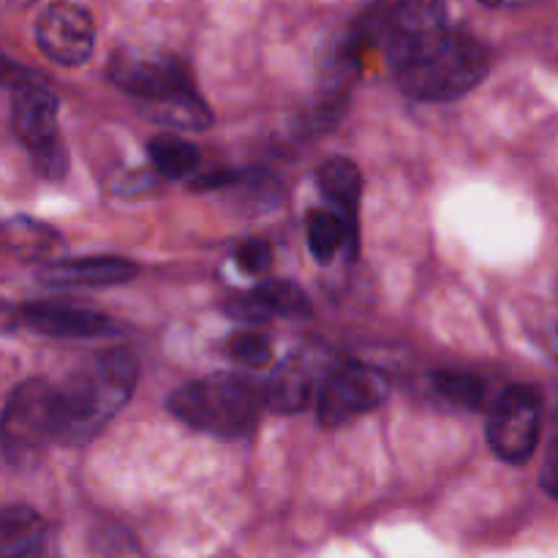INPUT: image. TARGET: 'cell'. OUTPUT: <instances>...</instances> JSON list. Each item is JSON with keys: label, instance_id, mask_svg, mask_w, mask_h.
<instances>
[{"label": "cell", "instance_id": "11", "mask_svg": "<svg viewBox=\"0 0 558 558\" xmlns=\"http://www.w3.org/2000/svg\"><path fill=\"white\" fill-rule=\"evenodd\" d=\"M140 272V267L118 256H85V259L52 262L38 270L44 287H112L125 283Z\"/></svg>", "mask_w": 558, "mask_h": 558}, {"label": "cell", "instance_id": "18", "mask_svg": "<svg viewBox=\"0 0 558 558\" xmlns=\"http://www.w3.org/2000/svg\"><path fill=\"white\" fill-rule=\"evenodd\" d=\"M0 243H3L5 251L22 256V259H38V256H47L58 245V234L44 227V223L31 221V218H16V221H9L3 227Z\"/></svg>", "mask_w": 558, "mask_h": 558}, {"label": "cell", "instance_id": "5", "mask_svg": "<svg viewBox=\"0 0 558 558\" xmlns=\"http://www.w3.org/2000/svg\"><path fill=\"white\" fill-rule=\"evenodd\" d=\"M543 428V398L534 387L512 385L496 398L488 417V445L501 461L526 463Z\"/></svg>", "mask_w": 558, "mask_h": 558}, {"label": "cell", "instance_id": "1", "mask_svg": "<svg viewBox=\"0 0 558 558\" xmlns=\"http://www.w3.org/2000/svg\"><path fill=\"white\" fill-rule=\"evenodd\" d=\"M140 363L129 352H104L54 390V441L87 445L129 403Z\"/></svg>", "mask_w": 558, "mask_h": 558}, {"label": "cell", "instance_id": "2", "mask_svg": "<svg viewBox=\"0 0 558 558\" xmlns=\"http://www.w3.org/2000/svg\"><path fill=\"white\" fill-rule=\"evenodd\" d=\"M398 87L420 101H452L466 96L490 71V52L483 41L447 27L441 36L392 63Z\"/></svg>", "mask_w": 558, "mask_h": 558}, {"label": "cell", "instance_id": "20", "mask_svg": "<svg viewBox=\"0 0 558 558\" xmlns=\"http://www.w3.org/2000/svg\"><path fill=\"white\" fill-rule=\"evenodd\" d=\"M434 385L439 396L458 403V407L477 409L480 403H483L485 385L474 374H463V371H439V374H434Z\"/></svg>", "mask_w": 558, "mask_h": 558}, {"label": "cell", "instance_id": "9", "mask_svg": "<svg viewBox=\"0 0 558 558\" xmlns=\"http://www.w3.org/2000/svg\"><path fill=\"white\" fill-rule=\"evenodd\" d=\"M447 31V0H398L387 22V52L398 63Z\"/></svg>", "mask_w": 558, "mask_h": 558}, {"label": "cell", "instance_id": "4", "mask_svg": "<svg viewBox=\"0 0 558 558\" xmlns=\"http://www.w3.org/2000/svg\"><path fill=\"white\" fill-rule=\"evenodd\" d=\"M54 441V387L31 379L16 387L0 414V447L11 466L31 469Z\"/></svg>", "mask_w": 558, "mask_h": 558}, {"label": "cell", "instance_id": "25", "mask_svg": "<svg viewBox=\"0 0 558 558\" xmlns=\"http://www.w3.org/2000/svg\"><path fill=\"white\" fill-rule=\"evenodd\" d=\"M272 262V251L270 245L262 243V240H251V243H243L238 248V265L243 267L248 276H259L270 267Z\"/></svg>", "mask_w": 558, "mask_h": 558}, {"label": "cell", "instance_id": "12", "mask_svg": "<svg viewBox=\"0 0 558 558\" xmlns=\"http://www.w3.org/2000/svg\"><path fill=\"white\" fill-rule=\"evenodd\" d=\"M27 325L52 338H98L112 332V322L90 308L63 303H27L22 308Z\"/></svg>", "mask_w": 558, "mask_h": 558}, {"label": "cell", "instance_id": "16", "mask_svg": "<svg viewBox=\"0 0 558 558\" xmlns=\"http://www.w3.org/2000/svg\"><path fill=\"white\" fill-rule=\"evenodd\" d=\"M44 537L47 529L31 507H9L0 512V558H25Z\"/></svg>", "mask_w": 558, "mask_h": 558}, {"label": "cell", "instance_id": "8", "mask_svg": "<svg viewBox=\"0 0 558 558\" xmlns=\"http://www.w3.org/2000/svg\"><path fill=\"white\" fill-rule=\"evenodd\" d=\"M109 76L120 90L142 98V101H156V98L172 96V93L189 90V76L183 65L163 58H145L134 52H118L109 63Z\"/></svg>", "mask_w": 558, "mask_h": 558}, {"label": "cell", "instance_id": "10", "mask_svg": "<svg viewBox=\"0 0 558 558\" xmlns=\"http://www.w3.org/2000/svg\"><path fill=\"white\" fill-rule=\"evenodd\" d=\"M11 125L14 134L25 142L27 150L60 140L58 134V96L41 80H31L14 90L11 101Z\"/></svg>", "mask_w": 558, "mask_h": 558}, {"label": "cell", "instance_id": "23", "mask_svg": "<svg viewBox=\"0 0 558 558\" xmlns=\"http://www.w3.org/2000/svg\"><path fill=\"white\" fill-rule=\"evenodd\" d=\"M223 311H227L232 319L245 322V325H259V322L270 319L272 316L270 305L265 303V298H262L259 289H254V292H238V294H232V298H227Z\"/></svg>", "mask_w": 558, "mask_h": 558}, {"label": "cell", "instance_id": "22", "mask_svg": "<svg viewBox=\"0 0 558 558\" xmlns=\"http://www.w3.org/2000/svg\"><path fill=\"white\" fill-rule=\"evenodd\" d=\"M229 354L238 363L251 365V368H259V365H267L272 360V347L265 336L259 332H238V336L229 338Z\"/></svg>", "mask_w": 558, "mask_h": 558}, {"label": "cell", "instance_id": "6", "mask_svg": "<svg viewBox=\"0 0 558 558\" xmlns=\"http://www.w3.org/2000/svg\"><path fill=\"white\" fill-rule=\"evenodd\" d=\"M387 396H390V379L385 371L363 363L343 365L322 385L319 403H316L319 423L325 428H338L376 409Z\"/></svg>", "mask_w": 558, "mask_h": 558}, {"label": "cell", "instance_id": "13", "mask_svg": "<svg viewBox=\"0 0 558 558\" xmlns=\"http://www.w3.org/2000/svg\"><path fill=\"white\" fill-rule=\"evenodd\" d=\"M267 407L278 414H294L308 407L314 396V376L308 365L298 357H289L276 368V374L267 381Z\"/></svg>", "mask_w": 558, "mask_h": 558}, {"label": "cell", "instance_id": "15", "mask_svg": "<svg viewBox=\"0 0 558 558\" xmlns=\"http://www.w3.org/2000/svg\"><path fill=\"white\" fill-rule=\"evenodd\" d=\"M316 180H319L327 199L338 205L341 218L354 221L360 207V191H363V178H360L357 163L349 161V158H330V161L319 167Z\"/></svg>", "mask_w": 558, "mask_h": 558}, {"label": "cell", "instance_id": "27", "mask_svg": "<svg viewBox=\"0 0 558 558\" xmlns=\"http://www.w3.org/2000/svg\"><path fill=\"white\" fill-rule=\"evenodd\" d=\"M483 3L490 5V9H523L532 0H483Z\"/></svg>", "mask_w": 558, "mask_h": 558}, {"label": "cell", "instance_id": "26", "mask_svg": "<svg viewBox=\"0 0 558 558\" xmlns=\"http://www.w3.org/2000/svg\"><path fill=\"white\" fill-rule=\"evenodd\" d=\"M25 558H60V554H58V548H54V545L49 543L47 537H44L41 543H38L36 548H33L31 554H27Z\"/></svg>", "mask_w": 558, "mask_h": 558}, {"label": "cell", "instance_id": "7", "mask_svg": "<svg viewBox=\"0 0 558 558\" xmlns=\"http://www.w3.org/2000/svg\"><path fill=\"white\" fill-rule=\"evenodd\" d=\"M36 41L52 63L82 65L93 52L96 27L82 5L60 0V3L47 5L38 16Z\"/></svg>", "mask_w": 558, "mask_h": 558}, {"label": "cell", "instance_id": "17", "mask_svg": "<svg viewBox=\"0 0 558 558\" xmlns=\"http://www.w3.org/2000/svg\"><path fill=\"white\" fill-rule=\"evenodd\" d=\"M150 161L161 178L183 180L199 167V150L189 140L174 134H158L150 140Z\"/></svg>", "mask_w": 558, "mask_h": 558}, {"label": "cell", "instance_id": "21", "mask_svg": "<svg viewBox=\"0 0 558 558\" xmlns=\"http://www.w3.org/2000/svg\"><path fill=\"white\" fill-rule=\"evenodd\" d=\"M262 298L270 305L272 314L281 316H311V300L298 283L292 281H270L265 287H259Z\"/></svg>", "mask_w": 558, "mask_h": 558}, {"label": "cell", "instance_id": "3", "mask_svg": "<svg viewBox=\"0 0 558 558\" xmlns=\"http://www.w3.org/2000/svg\"><path fill=\"white\" fill-rule=\"evenodd\" d=\"M169 412L185 425L218 436H240L254 425L256 398L245 379L213 374L180 387L169 398Z\"/></svg>", "mask_w": 558, "mask_h": 558}, {"label": "cell", "instance_id": "24", "mask_svg": "<svg viewBox=\"0 0 558 558\" xmlns=\"http://www.w3.org/2000/svg\"><path fill=\"white\" fill-rule=\"evenodd\" d=\"M31 158L36 172L47 180H63L69 172V153H65L63 140H54L38 150H31Z\"/></svg>", "mask_w": 558, "mask_h": 558}, {"label": "cell", "instance_id": "19", "mask_svg": "<svg viewBox=\"0 0 558 558\" xmlns=\"http://www.w3.org/2000/svg\"><path fill=\"white\" fill-rule=\"evenodd\" d=\"M305 234H308V248L316 262L327 265L347 243V221L338 213L330 210H311L305 221Z\"/></svg>", "mask_w": 558, "mask_h": 558}, {"label": "cell", "instance_id": "14", "mask_svg": "<svg viewBox=\"0 0 558 558\" xmlns=\"http://www.w3.org/2000/svg\"><path fill=\"white\" fill-rule=\"evenodd\" d=\"M147 118L156 123L169 125V129H185V131H205L210 129L213 114L205 107L194 90H180L172 96L156 98V101H145Z\"/></svg>", "mask_w": 558, "mask_h": 558}]
</instances>
